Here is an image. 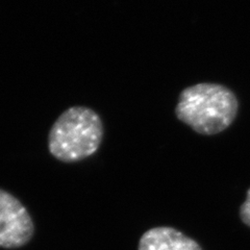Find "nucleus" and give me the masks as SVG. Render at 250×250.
Segmentation results:
<instances>
[{
    "label": "nucleus",
    "mask_w": 250,
    "mask_h": 250,
    "mask_svg": "<svg viewBox=\"0 0 250 250\" xmlns=\"http://www.w3.org/2000/svg\"><path fill=\"white\" fill-rule=\"evenodd\" d=\"M238 112L236 94L226 85L214 83H200L184 89L175 106L177 119L203 136L228 129Z\"/></svg>",
    "instance_id": "nucleus-1"
},
{
    "label": "nucleus",
    "mask_w": 250,
    "mask_h": 250,
    "mask_svg": "<svg viewBox=\"0 0 250 250\" xmlns=\"http://www.w3.org/2000/svg\"><path fill=\"white\" fill-rule=\"evenodd\" d=\"M100 116L87 106H71L54 121L48 134V150L62 163H77L95 154L104 139Z\"/></svg>",
    "instance_id": "nucleus-2"
},
{
    "label": "nucleus",
    "mask_w": 250,
    "mask_h": 250,
    "mask_svg": "<svg viewBox=\"0 0 250 250\" xmlns=\"http://www.w3.org/2000/svg\"><path fill=\"white\" fill-rule=\"evenodd\" d=\"M34 232L33 219L26 208L14 195L0 189V248L23 247Z\"/></svg>",
    "instance_id": "nucleus-3"
},
{
    "label": "nucleus",
    "mask_w": 250,
    "mask_h": 250,
    "mask_svg": "<svg viewBox=\"0 0 250 250\" xmlns=\"http://www.w3.org/2000/svg\"><path fill=\"white\" fill-rule=\"evenodd\" d=\"M138 250H202L201 246L184 232L170 226H158L140 238Z\"/></svg>",
    "instance_id": "nucleus-4"
},
{
    "label": "nucleus",
    "mask_w": 250,
    "mask_h": 250,
    "mask_svg": "<svg viewBox=\"0 0 250 250\" xmlns=\"http://www.w3.org/2000/svg\"><path fill=\"white\" fill-rule=\"evenodd\" d=\"M239 215L241 221L246 226H248V228H250V188L247 191L244 202L242 203V206L240 208Z\"/></svg>",
    "instance_id": "nucleus-5"
}]
</instances>
